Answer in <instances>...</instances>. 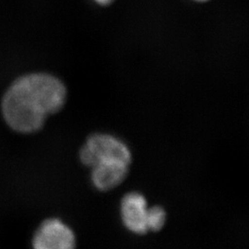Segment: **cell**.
<instances>
[{"instance_id": "cell-7", "label": "cell", "mask_w": 249, "mask_h": 249, "mask_svg": "<svg viewBox=\"0 0 249 249\" xmlns=\"http://www.w3.org/2000/svg\"><path fill=\"white\" fill-rule=\"evenodd\" d=\"M94 1L96 4H98L100 6H108L111 3H113L115 0H92Z\"/></svg>"}, {"instance_id": "cell-6", "label": "cell", "mask_w": 249, "mask_h": 249, "mask_svg": "<svg viewBox=\"0 0 249 249\" xmlns=\"http://www.w3.org/2000/svg\"><path fill=\"white\" fill-rule=\"evenodd\" d=\"M166 222V212L159 205L149 208L148 213V229L149 231H158L162 229Z\"/></svg>"}, {"instance_id": "cell-3", "label": "cell", "mask_w": 249, "mask_h": 249, "mask_svg": "<svg viewBox=\"0 0 249 249\" xmlns=\"http://www.w3.org/2000/svg\"><path fill=\"white\" fill-rule=\"evenodd\" d=\"M77 238L70 225L57 218L46 219L33 237V249H76Z\"/></svg>"}, {"instance_id": "cell-5", "label": "cell", "mask_w": 249, "mask_h": 249, "mask_svg": "<svg viewBox=\"0 0 249 249\" xmlns=\"http://www.w3.org/2000/svg\"><path fill=\"white\" fill-rule=\"evenodd\" d=\"M90 178L93 186L100 191H110L123 183L129 172V165L116 163L94 166Z\"/></svg>"}, {"instance_id": "cell-1", "label": "cell", "mask_w": 249, "mask_h": 249, "mask_svg": "<svg viewBox=\"0 0 249 249\" xmlns=\"http://www.w3.org/2000/svg\"><path fill=\"white\" fill-rule=\"evenodd\" d=\"M67 97V87L60 79L48 73H31L11 83L2 98L1 111L14 131L36 133L49 116L62 109Z\"/></svg>"}, {"instance_id": "cell-8", "label": "cell", "mask_w": 249, "mask_h": 249, "mask_svg": "<svg viewBox=\"0 0 249 249\" xmlns=\"http://www.w3.org/2000/svg\"><path fill=\"white\" fill-rule=\"evenodd\" d=\"M195 1H198V2H205V1H208V0H195Z\"/></svg>"}, {"instance_id": "cell-4", "label": "cell", "mask_w": 249, "mask_h": 249, "mask_svg": "<svg viewBox=\"0 0 249 249\" xmlns=\"http://www.w3.org/2000/svg\"><path fill=\"white\" fill-rule=\"evenodd\" d=\"M121 219L124 227L135 234H146L148 229L149 207L147 199L140 192L126 193L121 199Z\"/></svg>"}, {"instance_id": "cell-2", "label": "cell", "mask_w": 249, "mask_h": 249, "mask_svg": "<svg viewBox=\"0 0 249 249\" xmlns=\"http://www.w3.org/2000/svg\"><path fill=\"white\" fill-rule=\"evenodd\" d=\"M80 160L84 165L92 168L107 164H131L132 153L122 140L114 135L95 133L87 138L80 148Z\"/></svg>"}]
</instances>
